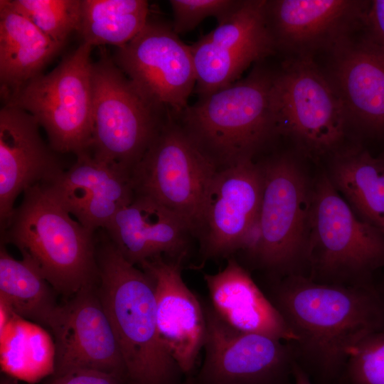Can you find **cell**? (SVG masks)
I'll return each instance as SVG.
<instances>
[{"label":"cell","instance_id":"6da1fadb","mask_svg":"<svg viewBox=\"0 0 384 384\" xmlns=\"http://www.w3.org/2000/svg\"><path fill=\"white\" fill-rule=\"evenodd\" d=\"M266 296L295 337L288 342L295 363L324 380L344 373L355 347L384 329V300L370 285L291 274L275 280Z\"/></svg>","mask_w":384,"mask_h":384},{"label":"cell","instance_id":"7a4b0ae2","mask_svg":"<svg viewBox=\"0 0 384 384\" xmlns=\"http://www.w3.org/2000/svg\"><path fill=\"white\" fill-rule=\"evenodd\" d=\"M96 232L97 292L124 361L127 384H181L159 331L154 286L107 236Z\"/></svg>","mask_w":384,"mask_h":384},{"label":"cell","instance_id":"3957f363","mask_svg":"<svg viewBox=\"0 0 384 384\" xmlns=\"http://www.w3.org/2000/svg\"><path fill=\"white\" fill-rule=\"evenodd\" d=\"M275 73L259 62L245 78L199 97L174 117L218 170L254 160L278 134L272 100Z\"/></svg>","mask_w":384,"mask_h":384},{"label":"cell","instance_id":"277c9868","mask_svg":"<svg viewBox=\"0 0 384 384\" xmlns=\"http://www.w3.org/2000/svg\"><path fill=\"white\" fill-rule=\"evenodd\" d=\"M75 220L46 183L23 192L1 241L15 245L55 292L72 297L96 282V237Z\"/></svg>","mask_w":384,"mask_h":384},{"label":"cell","instance_id":"5b68a950","mask_svg":"<svg viewBox=\"0 0 384 384\" xmlns=\"http://www.w3.org/2000/svg\"><path fill=\"white\" fill-rule=\"evenodd\" d=\"M306 265L314 281L349 286L370 285L384 267V234L358 217L326 172L312 181Z\"/></svg>","mask_w":384,"mask_h":384},{"label":"cell","instance_id":"8992f818","mask_svg":"<svg viewBox=\"0 0 384 384\" xmlns=\"http://www.w3.org/2000/svg\"><path fill=\"white\" fill-rule=\"evenodd\" d=\"M92 134L89 151L132 175L166 119L105 53L92 65Z\"/></svg>","mask_w":384,"mask_h":384},{"label":"cell","instance_id":"52a82bcc","mask_svg":"<svg viewBox=\"0 0 384 384\" xmlns=\"http://www.w3.org/2000/svg\"><path fill=\"white\" fill-rule=\"evenodd\" d=\"M92 46L83 43L50 73L8 95L6 104L31 114L51 149L78 155L89 151L92 134Z\"/></svg>","mask_w":384,"mask_h":384},{"label":"cell","instance_id":"ba28073f","mask_svg":"<svg viewBox=\"0 0 384 384\" xmlns=\"http://www.w3.org/2000/svg\"><path fill=\"white\" fill-rule=\"evenodd\" d=\"M260 164L263 189L253 260L277 278L297 274L299 266L306 265L312 182L290 155L278 154Z\"/></svg>","mask_w":384,"mask_h":384},{"label":"cell","instance_id":"9c48e42d","mask_svg":"<svg viewBox=\"0 0 384 384\" xmlns=\"http://www.w3.org/2000/svg\"><path fill=\"white\" fill-rule=\"evenodd\" d=\"M272 100L278 134L291 137L311 155L340 148L349 124L347 114L311 56L291 58L276 71Z\"/></svg>","mask_w":384,"mask_h":384},{"label":"cell","instance_id":"30bf717a","mask_svg":"<svg viewBox=\"0 0 384 384\" xmlns=\"http://www.w3.org/2000/svg\"><path fill=\"white\" fill-rule=\"evenodd\" d=\"M217 170L169 112L131 177L135 195L148 197L174 213L193 235Z\"/></svg>","mask_w":384,"mask_h":384},{"label":"cell","instance_id":"8fae6325","mask_svg":"<svg viewBox=\"0 0 384 384\" xmlns=\"http://www.w3.org/2000/svg\"><path fill=\"white\" fill-rule=\"evenodd\" d=\"M113 60L156 107L177 117L188 105L196 83L193 58L171 23L148 18L135 37L117 48Z\"/></svg>","mask_w":384,"mask_h":384},{"label":"cell","instance_id":"7c38bea8","mask_svg":"<svg viewBox=\"0 0 384 384\" xmlns=\"http://www.w3.org/2000/svg\"><path fill=\"white\" fill-rule=\"evenodd\" d=\"M203 304L205 356L191 384H289L295 361L288 342L237 330Z\"/></svg>","mask_w":384,"mask_h":384},{"label":"cell","instance_id":"4fadbf2b","mask_svg":"<svg viewBox=\"0 0 384 384\" xmlns=\"http://www.w3.org/2000/svg\"><path fill=\"white\" fill-rule=\"evenodd\" d=\"M266 3L241 0L227 19L190 46L199 97L237 81L250 65L275 53L267 22Z\"/></svg>","mask_w":384,"mask_h":384},{"label":"cell","instance_id":"5bb4252c","mask_svg":"<svg viewBox=\"0 0 384 384\" xmlns=\"http://www.w3.org/2000/svg\"><path fill=\"white\" fill-rule=\"evenodd\" d=\"M263 189L260 162L247 160L217 170L207 190L193 235L204 260L229 257L259 218Z\"/></svg>","mask_w":384,"mask_h":384},{"label":"cell","instance_id":"9a60e30c","mask_svg":"<svg viewBox=\"0 0 384 384\" xmlns=\"http://www.w3.org/2000/svg\"><path fill=\"white\" fill-rule=\"evenodd\" d=\"M50 331L55 345V378L78 369H92L127 384L124 361L98 297L97 282L82 287L60 306Z\"/></svg>","mask_w":384,"mask_h":384},{"label":"cell","instance_id":"2e32d148","mask_svg":"<svg viewBox=\"0 0 384 384\" xmlns=\"http://www.w3.org/2000/svg\"><path fill=\"white\" fill-rule=\"evenodd\" d=\"M368 1H267L266 16L276 50L309 55L331 49L365 23Z\"/></svg>","mask_w":384,"mask_h":384},{"label":"cell","instance_id":"e0dca14e","mask_svg":"<svg viewBox=\"0 0 384 384\" xmlns=\"http://www.w3.org/2000/svg\"><path fill=\"white\" fill-rule=\"evenodd\" d=\"M185 258L158 255L137 267L154 286L160 336L183 375L189 376L203 348L206 320L203 303L182 278Z\"/></svg>","mask_w":384,"mask_h":384},{"label":"cell","instance_id":"ac0fdd59","mask_svg":"<svg viewBox=\"0 0 384 384\" xmlns=\"http://www.w3.org/2000/svg\"><path fill=\"white\" fill-rule=\"evenodd\" d=\"M39 124L26 111L6 104L0 111V225L15 210L18 196L51 181L63 169L42 139Z\"/></svg>","mask_w":384,"mask_h":384},{"label":"cell","instance_id":"d6986e66","mask_svg":"<svg viewBox=\"0 0 384 384\" xmlns=\"http://www.w3.org/2000/svg\"><path fill=\"white\" fill-rule=\"evenodd\" d=\"M46 183L71 215L95 233L104 229L134 198L131 174L89 151Z\"/></svg>","mask_w":384,"mask_h":384},{"label":"cell","instance_id":"ffe728a7","mask_svg":"<svg viewBox=\"0 0 384 384\" xmlns=\"http://www.w3.org/2000/svg\"><path fill=\"white\" fill-rule=\"evenodd\" d=\"M327 76L345 108L349 123L369 134L384 132V47L367 33L351 36L331 50Z\"/></svg>","mask_w":384,"mask_h":384},{"label":"cell","instance_id":"44dd1931","mask_svg":"<svg viewBox=\"0 0 384 384\" xmlns=\"http://www.w3.org/2000/svg\"><path fill=\"white\" fill-rule=\"evenodd\" d=\"M104 230L122 256L137 266L158 255L186 257L192 235L174 213L139 195L119 210Z\"/></svg>","mask_w":384,"mask_h":384},{"label":"cell","instance_id":"7402d4cb","mask_svg":"<svg viewBox=\"0 0 384 384\" xmlns=\"http://www.w3.org/2000/svg\"><path fill=\"white\" fill-rule=\"evenodd\" d=\"M210 304L233 328L292 342L295 337L281 314L248 272L233 257L215 274H204Z\"/></svg>","mask_w":384,"mask_h":384},{"label":"cell","instance_id":"603a6c76","mask_svg":"<svg viewBox=\"0 0 384 384\" xmlns=\"http://www.w3.org/2000/svg\"><path fill=\"white\" fill-rule=\"evenodd\" d=\"M63 45L44 34L17 11L9 0L0 1V80L14 92L41 74Z\"/></svg>","mask_w":384,"mask_h":384},{"label":"cell","instance_id":"cb8c5ba5","mask_svg":"<svg viewBox=\"0 0 384 384\" xmlns=\"http://www.w3.org/2000/svg\"><path fill=\"white\" fill-rule=\"evenodd\" d=\"M326 174L358 217L384 234V157L357 146L340 147Z\"/></svg>","mask_w":384,"mask_h":384},{"label":"cell","instance_id":"d4e9b609","mask_svg":"<svg viewBox=\"0 0 384 384\" xmlns=\"http://www.w3.org/2000/svg\"><path fill=\"white\" fill-rule=\"evenodd\" d=\"M55 292L30 260L14 259L1 241L0 300L14 313L51 330L61 306L55 300Z\"/></svg>","mask_w":384,"mask_h":384},{"label":"cell","instance_id":"484cf974","mask_svg":"<svg viewBox=\"0 0 384 384\" xmlns=\"http://www.w3.org/2000/svg\"><path fill=\"white\" fill-rule=\"evenodd\" d=\"M0 363L6 374L36 383L54 374L55 342L41 326L15 314L0 331Z\"/></svg>","mask_w":384,"mask_h":384},{"label":"cell","instance_id":"4316f807","mask_svg":"<svg viewBox=\"0 0 384 384\" xmlns=\"http://www.w3.org/2000/svg\"><path fill=\"white\" fill-rule=\"evenodd\" d=\"M144 0H82L78 32L83 43L120 48L129 42L148 21Z\"/></svg>","mask_w":384,"mask_h":384},{"label":"cell","instance_id":"83f0119b","mask_svg":"<svg viewBox=\"0 0 384 384\" xmlns=\"http://www.w3.org/2000/svg\"><path fill=\"white\" fill-rule=\"evenodd\" d=\"M11 6L55 42L63 46L78 31L82 0H9Z\"/></svg>","mask_w":384,"mask_h":384},{"label":"cell","instance_id":"f1b7e54d","mask_svg":"<svg viewBox=\"0 0 384 384\" xmlns=\"http://www.w3.org/2000/svg\"><path fill=\"white\" fill-rule=\"evenodd\" d=\"M344 374L351 384H384V329L355 347Z\"/></svg>","mask_w":384,"mask_h":384},{"label":"cell","instance_id":"f546056e","mask_svg":"<svg viewBox=\"0 0 384 384\" xmlns=\"http://www.w3.org/2000/svg\"><path fill=\"white\" fill-rule=\"evenodd\" d=\"M240 2L241 0H170L173 29L178 35L185 33L210 16L220 23L234 12Z\"/></svg>","mask_w":384,"mask_h":384},{"label":"cell","instance_id":"4dcf8cb0","mask_svg":"<svg viewBox=\"0 0 384 384\" xmlns=\"http://www.w3.org/2000/svg\"><path fill=\"white\" fill-rule=\"evenodd\" d=\"M53 384H124L117 377L92 369H78L56 377Z\"/></svg>","mask_w":384,"mask_h":384},{"label":"cell","instance_id":"1f68e13d","mask_svg":"<svg viewBox=\"0 0 384 384\" xmlns=\"http://www.w3.org/2000/svg\"><path fill=\"white\" fill-rule=\"evenodd\" d=\"M364 27L367 34L384 47V0L370 1Z\"/></svg>","mask_w":384,"mask_h":384},{"label":"cell","instance_id":"d6a6232c","mask_svg":"<svg viewBox=\"0 0 384 384\" xmlns=\"http://www.w3.org/2000/svg\"><path fill=\"white\" fill-rule=\"evenodd\" d=\"M294 384H312L309 375L296 363L293 366Z\"/></svg>","mask_w":384,"mask_h":384},{"label":"cell","instance_id":"836d02e7","mask_svg":"<svg viewBox=\"0 0 384 384\" xmlns=\"http://www.w3.org/2000/svg\"><path fill=\"white\" fill-rule=\"evenodd\" d=\"M1 384H12V383H10L8 380H3Z\"/></svg>","mask_w":384,"mask_h":384}]
</instances>
